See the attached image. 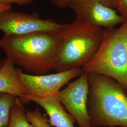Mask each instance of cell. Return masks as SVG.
Listing matches in <instances>:
<instances>
[{"label":"cell","instance_id":"obj_8","mask_svg":"<svg viewBox=\"0 0 127 127\" xmlns=\"http://www.w3.org/2000/svg\"><path fill=\"white\" fill-rule=\"evenodd\" d=\"M68 7L73 9L75 18L103 28L114 27L126 21L114 8L99 0H73Z\"/></svg>","mask_w":127,"mask_h":127},{"label":"cell","instance_id":"obj_16","mask_svg":"<svg viewBox=\"0 0 127 127\" xmlns=\"http://www.w3.org/2000/svg\"><path fill=\"white\" fill-rule=\"evenodd\" d=\"M73 0H51L53 4L60 8H64L69 7Z\"/></svg>","mask_w":127,"mask_h":127},{"label":"cell","instance_id":"obj_9","mask_svg":"<svg viewBox=\"0 0 127 127\" xmlns=\"http://www.w3.org/2000/svg\"><path fill=\"white\" fill-rule=\"evenodd\" d=\"M22 102H32L39 105L48 115V122L51 126L55 127H75V121L65 110L57 97L56 95L44 97H36L26 95L21 99Z\"/></svg>","mask_w":127,"mask_h":127},{"label":"cell","instance_id":"obj_6","mask_svg":"<svg viewBox=\"0 0 127 127\" xmlns=\"http://www.w3.org/2000/svg\"><path fill=\"white\" fill-rule=\"evenodd\" d=\"M65 25L50 19H41L36 14L18 12L11 9L0 13V31L5 36L39 32H58Z\"/></svg>","mask_w":127,"mask_h":127},{"label":"cell","instance_id":"obj_17","mask_svg":"<svg viewBox=\"0 0 127 127\" xmlns=\"http://www.w3.org/2000/svg\"><path fill=\"white\" fill-rule=\"evenodd\" d=\"M103 4L114 9L116 8V1L115 0H99Z\"/></svg>","mask_w":127,"mask_h":127},{"label":"cell","instance_id":"obj_13","mask_svg":"<svg viewBox=\"0 0 127 127\" xmlns=\"http://www.w3.org/2000/svg\"><path fill=\"white\" fill-rule=\"evenodd\" d=\"M26 116L28 121L35 127H51L48 119L43 115L38 108L32 111L26 110Z\"/></svg>","mask_w":127,"mask_h":127},{"label":"cell","instance_id":"obj_15","mask_svg":"<svg viewBox=\"0 0 127 127\" xmlns=\"http://www.w3.org/2000/svg\"><path fill=\"white\" fill-rule=\"evenodd\" d=\"M34 0H0V4L11 5L12 3H16L22 5L29 4Z\"/></svg>","mask_w":127,"mask_h":127},{"label":"cell","instance_id":"obj_12","mask_svg":"<svg viewBox=\"0 0 127 127\" xmlns=\"http://www.w3.org/2000/svg\"><path fill=\"white\" fill-rule=\"evenodd\" d=\"M17 96L8 93H0V127H6L9 122L10 114Z\"/></svg>","mask_w":127,"mask_h":127},{"label":"cell","instance_id":"obj_3","mask_svg":"<svg viewBox=\"0 0 127 127\" xmlns=\"http://www.w3.org/2000/svg\"><path fill=\"white\" fill-rule=\"evenodd\" d=\"M58 34L59 47L54 69L57 73L86 65L100 47L104 28L75 18L72 23L65 24Z\"/></svg>","mask_w":127,"mask_h":127},{"label":"cell","instance_id":"obj_7","mask_svg":"<svg viewBox=\"0 0 127 127\" xmlns=\"http://www.w3.org/2000/svg\"><path fill=\"white\" fill-rule=\"evenodd\" d=\"M18 77L27 93V95L44 97L56 95L70 81L81 76L82 68L43 75H31L18 70Z\"/></svg>","mask_w":127,"mask_h":127},{"label":"cell","instance_id":"obj_19","mask_svg":"<svg viewBox=\"0 0 127 127\" xmlns=\"http://www.w3.org/2000/svg\"><path fill=\"white\" fill-rule=\"evenodd\" d=\"M2 64H3V61H2L1 60H0V67L2 65Z\"/></svg>","mask_w":127,"mask_h":127},{"label":"cell","instance_id":"obj_1","mask_svg":"<svg viewBox=\"0 0 127 127\" xmlns=\"http://www.w3.org/2000/svg\"><path fill=\"white\" fill-rule=\"evenodd\" d=\"M58 32L4 35L0 39V47L15 65L35 75L45 74L55 68L59 45Z\"/></svg>","mask_w":127,"mask_h":127},{"label":"cell","instance_id":"obj_18","mask_svg":"<svg viewBox=\"0 0 127 127\" xmlns=\"http://www.w3.org/2000/svg\"><path fill=\"white\" fill-rule=\"evenodd\" d=\"M11 8V5L0 4V13L5 10L10 9Z\"/></svg>","mask_w":127,"mask_h":127},{"label":"cell","instance_id":"obj_11","mask_svg":"<svg viewBox=\"0 0 127 127\" xmlns=\"http://www.w3.org/2000/svg\"><path fill=\"white\" fill-rule=\"evenodd\" d=\"M6 127H35L28 121L26 110L18 98L11 110L9 123Z\"/></svg>","mask_w":127,"mask_h":127},{"label":"cell","instance_id":"obj_5","mask_svg":"<svg viewBox=\"0 0 127 127\" xmlns=\"http://www.w3.org/2000/svg\"><path fill=\"white\" fill-rule=\"evenodd\" d=\"M89 74L83 73L56 95L60 103L70 114L79 127H92L88 111Z\"/></svg>","mask_w":127,"mask_h":127},{"label":"cell","instance_id":"obj_14","mask_svg":"<svg viewBox=\"0 0 127 127\" xmlns=\"http://www.w3.org/2000/svg\"><path fill=\"white\" fill-rule=\"evenodd\" d=\"M116 8L120 14L127 21V0H115Z\"/></svg>","mask_w":127,"mask_h":127},{"label":"cell","instance_id":"obj_10","mask_svg":"<svg viewBox=\"0 0 127 127\" xmlns=\"http://www.w3.org/2000/svg\"><path fill=\"white\" fill-rule=\"evenodd\" d=\"M18 70L9 58L3 61L0 67V93L12 94L22 99L27 93L19 80Z\"/></svg>","mask_w":127,"mask_h":127},{"label":"cell","instance_id":"obj_2","mask_svg":"<svg viewBox=\"0 0 127 127\" xmlns=\"http://www.w3.org/2000/svg\"><path fill=\"white\" fill-rule=\"evenodd\" d=\"M92 127H127V91L111 77L89 74Z\"/></svg>","mask_w":127,"mask_h":127},{"label":"cell","instance_id":"obj_4","mask_svg":"<svg viewBox=\"0 0 127 127\" xmlns=\"http://www.w3.org/2000/svg\"><path fill=\"white\" fill-rule=\"evenodd\" d=\"M82 69L111 77L127 91V21L117 28H104L98 50Z\"/></svg>","mask_w":127,"mask_h":127}]
</instances>
